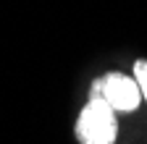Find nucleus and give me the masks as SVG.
I'll list each match as a JSON object with an SVG mask.
<instances>
[{
    "mask_svg": "<svg viewBox=\"0 0 147 144\" xmlns=\"http://www.w3.org/2000/svg\"><path fill=\"white\" fill-rule=\"evenodd\" d=\"M131 76H134V79H137V84H139L142 102H147V58H139V60H134Z\"/></svg>",
    "mask_w": 147,
    "mask_h": 144,
    "instance_id": "7ed1b4c3",
    "label": "nucleus"
},
{
    "mask_svg": "<svg viewBox=\"0 0 147 144\" xmlns=\"http://www.w3.org/2000/svg\"><path fill=\"white\" fill-rule=\"evenodd\" d=\"M89 97H102L118 115L134 113L142 105V92L137 79L131 74H123V71H108V74L97 76L89 86Z\"/></svg>",
    "mask_w": 147,
    "mask_h": 144,
    "instance_id": "f03ea898",
    "label": "nucleus"
},
{
    "mask_svg": "<svg viewBox=\"0 0 147 144\" xmlns=\"http://www.w3.org/2000/svg\"><path fill=\"white\" fill-rule=\"evenodd\" d=\"M74 131L79 144H116L118 113L102 97H89L76 115Z\"/></svg>",
    "mask_w": 147,
    "mask_h": 144,
    "instance_id": "f257e3e1",
    "label": "nucleus"
}]
</instances>
